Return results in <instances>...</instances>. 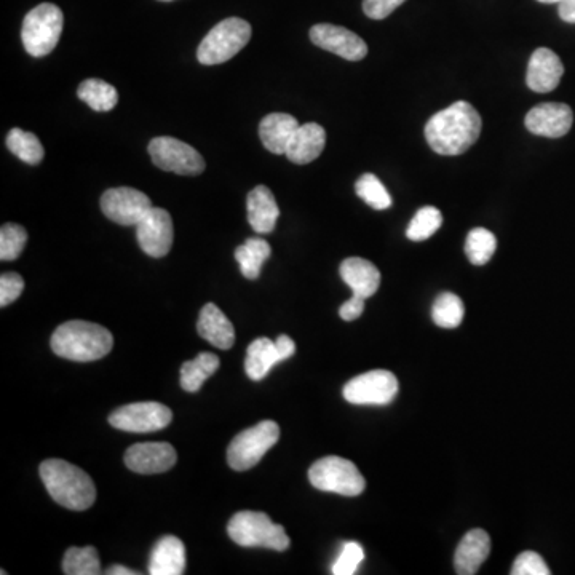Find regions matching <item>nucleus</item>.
<instances>
[{
    "label": "nucleus",
    "instance_id": "obj_1",
    "mask_svg": "<svg viewBox=\"0 0 575 575\" xmlns=\"http://www.w3.org/2000/svg\"><path fill=\"white\" fill-rule=\"evenodd\" d=\"M481 128L483 120L472 104L457 101L430 117L425 139L437 154L453 157L464 154L478 141Z\"/></svg>",
    "mask_w": 575,
    "mask_h": 575
},
{
    "label": "nucleus",
    "instance_id": "obj_2",
    "mask_svg": "<svg viewBox=\"0 0 575 575\" xmlns=\"http://www.w3.org/2000/svg\"><path fill=\"white\" fill-rule=\"evenodd\" d=\"M40 478L56 504L69 510H88L95 504L96 488L82 468L66 460L48 459L40 465Z\"/></svg>",
    "mask_w": 575,
    "mask_h": 575
},
{
    "label": "nucleus",
    "instance_id": "obj_3",
    "mask_svg": "<svg viewBox=\"0 0 575 575\" xmlns=\"http://www.w3.org/2000/svg\"><path fill=\"white\" fill-rule=\"evenodd\" d=\"M50 345L58 357L88 363L106 357L114 347V338L104 326L74 320L56 328Z\"/></svg>",
    "mask_w": 575,
    "mask_h": 575
},
{
    "label": "nucleus",
    "instance_id": "obj_4",
    "mask_svg": "<svg viewBox=\"0 0 575 575\" xmlns=\"http://www.w3.org/2000/svg\"><path fill=\"white\" fill-rule=\"evenodd\" d=\"M227 534L240 547H261L286 552L291 544L285 528L261 512L235 513L227 524Z\"/></svg>",
    "mask_w": 575,
    "mask_h": 575
},
{
    "label": "nucleus",
    "instance_id": "obj_5",
    "mask_svg": "<svg viewBox=\"0 0 575 575\" xmlns=\"http://www.w3.org/2000/svg\"><path fill=\"white\" fill-rule=\"evenodd\" d=\"M64 16L55 4L37 5L26 15L21 29L24 50L31 56L42 58L52 53L60 42Z\"/></svg>",
    "mask_w": 575,
    "mask_h": 575
},
{
    "label": "nucleus",
    "instance_id": "obj_6",
    "mask_svg": "<svg viewBox=\"0 0 575 575\" xmlns=\"http://www.w3.org/2000/svg\"><path fill=\"white\" fill-rule=\"evenodd\" d=\"M251 26L242 18H227L208 32L197 50V58L203 66H216L232 60L248 45Z\"/></svg>",
    "mask_w": 575,
    "mask_h": 575
},
{
    "label": "nucleus",
    "instance_id": "obj_7",
    "mask_svg": "<svg viewBox=\"0 0 575 575\" xmlns=\"http://www.w3.org/2000/svg\"><path fill=\"white\" fill-rule=\"evenodd\" d=\"M309 480L318 491L334 492L341 496H360L366 481L357 465L338 456L323 457L309 470Z\"/></svg>",
    "mask_w": 575,
    "mask_h": 575
},
{
    "label": "nucleus",
    "instance_id": "obj_8",
    "mask_svg": "<svg viewBox=\"0 0 575 575\" xmlns=\"http://www.w3.org/2000/svg\"><path fill=\"white\" fill-rule=\"evenodd\" d=\"M280 438V427L274 421H262L238 433L227 448V462L237 472L250 470L261 462Z\"/></svg>",
    "mask_w": 575,
    "mask_h": 575
},
{
    "label": "nucleus",
    "instance_id": "obj_9",
    "mask_svg": "<svg viewBox=\"0 0 575 575\" xmlns=\"http://www.w3.org/2000/svg\"><path fill=\"white\" fill-rule=\"evenodd\" d=\"M149 154L155 167L181 176H199L205 171V160L191 144L171 136H159L149 143Z\"/></svg>",
    "mask_w": 575,
    "mask_h": 575
},
{
    "label": "nucleus",
    "instance_id": "obj_10",
    "mask_svg": "<svg viewBox=\"0 0 575 575\" xmlns=\"http://www.w3.org/2000/svg\"><path fill=\"white\" fill-rule=\"evenodd\" d=\"M173 421L168 406L157 401H139L115 409L109 416V424L123 432L147 433L165 429Z\"/></svg>",
    "mask_w": 575,
    "mask_h": 575
},
{
    "label": "nucleus",
    "instance_id": "obj_11",
    "mask_svg": "<svg viewBox=\"0 0 575 575\" xmlns=\"http://www.w3.org/2000/svg\"><path fill=\"white\" fill-rule=\"evenodd\" d=\"M397 393V377L384 369L353 377L344 387V398L352 405H389Z\"/></svg>",
    "mask_w": 575,
    "mask_h": 575
},
{
    "label": "nucleus",
    "instance_id": "obj_12",
    "mask_svg": "<svg viewBox=\"0 0 575 575\" xmlns=\"http://www.w3.org/2000/svg\"><path fill=\"white\" fill-rule=\"evenodd\" d=\"M101 210L114 223L138 226L139 221L152 210V202L146 194L133 187H114L101 197Z\"/></svg>",
    "mask_w": 575,
    "mask_h": 575
},
{
    "label": "nucleus",
    "instance_id": "obj_13",
    "mask_svg": "<svg viewBox=\"0 0 575 575\" xmlns=\"http://www.w3.org/2000/svg\"><path fill=\"white\" fill-rule=\"evenodd\" d=\"M136 238L141 250L147 256L151 258L167 256L175 240V229L170 213L163 208L152 207L136 226Z\"/></svg>",
    "mask_w": 575,
    "mask_h": 575
},
{
    "label": "nucleus",
    "instance_id": "obj_14",
    "mask_svg": "<svg viewBox=\"0 0 575 575\" xmlns=\"http://www.w3.org/2000/svg\"><path fill=\"white\" fill-rule=\"evenodd\" d=\"M296 352V344L288 336H280L277 341L259 338L251 342L246 350L245 371L253 381H262L280 361L288 360Z\"/></svg>",
    "mask_w": 575,
    "mask_h": 575
},
{
    "label": "nucleus",
    "instance_id": "obj_15",
    "mask_svg": "<svg viewBox=\"0 0 575 575\" xmlns=\"http://www.w3.org/2000/svg\"><path fill=\"white\" fill-rule=\"evenodd\" d=\"M310 40L317 47L341 56L344 60L361 61L368 55V45L365 40L342 26L328 23L315 24L314 28L310 29Z\"/></svg>",
    "mask_w": 575,
    "mask_h": 575
},
{
    "label": "nucleus",
    "instance_id": "obj_16",
    "mask_svg": "<svg viewBox=\"0 0 575 575\" xmlns=\"http://www.w3.org/2000/svg\"><path fill=\"white\" fill-rule=\"evenodd\" d=\"M176 449L170 443H139L127 449L125 465L139 475L168 472L176 464Z\"/></svg>",
    "mask_w": 575,
    "mask_h": 575
},
{
    "label": "nucleus",
    "instance_id": "obj_17",
    "mask_svg": "<svg viewBox=\"0 0 575 575\" xmlns=\"http://www.w3.org/2000/svg\"><path fill=\"white\" fill-rule=\"evenodd\" d=\"M574 123V114L568 104L544 103L532 108L524 119V125L532 135L545 138H561L568 135Z\"/></svg>",
    "mask_w": 575,
    "mask_h": 575
},
{
    "label": "nucleus",
    "instance_id": "obj_18",
    "mask_svg": "<svg viewBox=\"0 0 575 575\" xmlns=\"http://www.w3.org/2000/svg\"><path fill=\"white\" fill-rule=\"evenodd\" d=\"M563 74L560 56L550 48H537L529 60L526 84L532 92L550 93L560 85Z\"/></svg>",
    "mask_w": 575,
    "mask_h": 575
},
{
    "label": "nucleus",
    "instance_id": "obj_19",
    "mask_svg": "<svg viewBox=\"0 0 575 575\" xmlns=\"http://www.w3.org/2000/svg\"><path fill=\"white\" fill-rule=\"evenodd\" d=\"M325 146V128L318 123H304L294 133L285 155L290 162L296 163V165H307L322 155Z\"/></svg>",
    "mask_w": 575,
    "mask_h": 575
},
{
    "label": "nucleus",
    "instance_id": "obj_20",
    "mask_svg": "<svg viewBox=\"0 0 575 575\" xmlns=\"http://www.w3.org/2000/svg\"><path fill=\"white\" fill-rule=\"evenodd\" d=\"M491 552V539L483 529H472L460 540L454 556V566L460 575H473L488 560Z\"/></svg>",
    "mask_w": 575,
    "mask_h": 575
},
{
    "label": "nucleus",
    "instance_id": "obj_21",
    "mask_svg": "<svg viewBox=\"0 0 575 575\" xmlns=\"http://www.w3.org/2000/svg\"><path fill=\"white\" fill-rule=\"evenodd\" d=\"M298 120L293 115L275 112L269 114L259 123V138L267 151L272 154H286V149L290 146L294 133L298 131Z\"/></svg>",
    "mask_w": 575,
    "mask_h": 575
},
{
    "label": "nucleus",
    "instance_id": "obj_22",
    "mask_svg": "<svg viewBox=\"0 0 575 575\" xmlns=\"http://www.w3.org/2000/svg\"><path fill=\"white\" fill-rule=\"evenodd\" d=\"M246 210H248L250 226L256 234L274 232L278 216H280V208L269 187H254L246 199Z\"/></svg>",
    "mask_w": 575,
    "mask_h": 575
},
{
    "label": "nucleus",
    "instance_id": "obj_23",
    "mask_svg": "<svg viewBox=\"0 0 575 575\" xmlns=\"http://www.w3.org/2000/svg\"><path fill=\"white\" fill-rule=\"evenodd\" d=\"M339 272L345 285H349L353 294L361 298H371L381 286V272L368 259L347 258Z\"/></svg>",
    "mask_w": 575,
    "mask_h": 575
},
{
    "label": "nucleus",
    "instance_id": "obj_24",
    "mask_svg": "<svg viewBox=\"0 0 575 575\" xmlns=\"http://www.w3.org/2000/svg\"><path fill=\"white\" fill-rule=\"evenodd\" d=\"M186 547L175 536H165L152 548L151 575H181L186 572Z\"/></svg>",
    "mask_w": 575,
    "mask_h": 575
},
{
    "label": "nucleus",
    "instance_id": "obj_25",
    "mask_svg": "<svg viewBox=\"0 0 575 575\" xmlns=\"http://www.w3.org/2000/svg\"><path fill=\"white\" fill-rule=\"evenodd\" d=\"M197 331L203 339L218 349L229 350L235 342L234 325L215 304H207L200 312Z\"/></svg>",
    "mask_w": 575,
    "mask_h": 575
},
{
    "label": "nucleus",
    "instance_id": "obj_26",
    "mask_svg": "<svg viewBox=\"0 0 575 575\" xmlns=\"http://www.w3.org/2000/svg\"><path fill=\"white\" fill-rule=\"evenodd\" d=\"M269 243L264 238H248L243 245L238 246L235 250V259L242 270L243 277L248 280H256L261 274L264 262L270 258Z\"/></svg>",
    "mask_w": 575,
    "mask_h": 575
},
{
    "label": "nucleus",
    "instance_id": "obj_27",
    "mask_svg": "<svg viewBox=\"0 0 575 575\" xmlns=\"http://www.w3.org/2000/svg\"><path fill=\"white\" fill-rule=\"evenodd\" d=\"M219 358L215 353H200L194 360L186 361L181 366V387L186 392H199L203 382L218 371Z\"/></svg>",
    "mask_w": 575,
    "mask_h": 575
},
{
    "label": "nucleus",
    "instance_id": "obj_28",
    "mask_svg": "<svg viewBox=\"0 0 575 575\" xmlns=\"http://www.w3.org/2000/svg\"><path fill=\"white\" fill-rule=\"evenodd\" d=\"M77 95L96 112L112 111L119 101V93L115 87L101 79L84 80L79 85Z\"/></svg>",
    "mask_w": 575,
    "mask_h": 575
},
{
    "label": "nucleus",
    "instance_id": "obj_29",
    "mask_svg": "<svg viewBox=\"0 0 575 575\" xmlns=\"http://www.w3.org/2000/svg\"><path fill=\"white\" fill-rule=\"evenodd\" d=\"M8 151L28 165H39L44 160V146L34 133L13 128L7 136Z\"/></svg>",
    "mask_w": 575,
    "mask_h": 575
},
{
    "label": "nucleus",
    "instance_id": "obj_30",
    "mask_svg": "<svg viewBox=\"0 0 575 575\" xmlns=\"http://www.w3.org/2000/svg\"><path fill=\"white\" fill-rule=\"evenodd\" d=\"M497 250L496 235L489 232L484 227H476L470 230L465 242V254L475 266H484L491 261L492 256Z\"/></svg>",
    "mask_w": 575,
    "mask_h": 575
},
{
    "label": "nucleus",
    "instance_id": "obj_31",
    "mask_svg": "<svg viewBox=\"0 0 575 575\" xmlns=\"http://www.w3.org/2000/svg\"><path fill=\"white\" fill-rule=\"evenodd\" d=\"M63 572L68 575L101 574L100 556H98L96 548H69L64 555Z\"/></svg>",
    "mask_w": 575,
    "mask_h": 575
},
{
    "label": "nucleus",
    "instance_id": "obj_32",
    "mask_svg": "<svg viewBox=\"0 0 575 575\" xmlns=\"http://www.w3.org/2000/svg\"><path fill=\"white\" fill-rule=\"evenodd\" d=\"M355 192L363 202L368 203L374 210H387L392 207V195L385 189L381 179L373 173H365L355 183Z\"/></svg>",
    "mask_w": 575,
    "mask_h": 575
},
{
    "label": "nucleus",
    "instance_id": "obj_33",
    "mask_svg": "<svg viewBox=\"0 0 575 575\" xmlns=\"http://www.w3.org/2000/svg\"><path fill=\"white\" fill-rule=\"evenodd\" d=\"M464 302L454 293H443L433 304L432 318L441 328H457L464 320Z\"/></svg>",
    "mask_w": 575,
    "mask_h": 575
},
{
    "label": "nucleus",
    "instance_id": "obj_34",
    "mask_svg": "<svg viewBox=\"0 0 575 575\" xmlns=\"http://www.w3.org/2000/svg\"><path fill=\"white\" fill-rule=\"evenodd\" d=\"M443 224V215L435 207H424L417 211L413 221L409 223L406 237L413 242H424L432 237Z\"/></svg>",
    "mask_w": 575,
    "mask_h": 575
},
{
    "label": "nucleus",
    "instance_id": "obj_35",
    "mask_svg": "<svg viewBox=\"0 0 575 575\" xmlns=\"http://www.w3.org/2000/svg\"><path fill=\"white\" fill-rule=\"evenodd\" d=\"M28 242V232L20 224L7 223L0 229V259L15 261Z\"/></svg>",
    "mask_w": 575,
    "mask_h": 575
},
{
    "label": "nucleus",
    "instance_id": "obj_36",
    "mask_svg": "<svg viewBox=\"0 0 575 575\" xmlns=\"http://www.w3.org/2000/svg\"><path fill=\"white\" fill-rule=\"evenodd\" d=\"M365 560V550L357 542H347L339 553L338 560L334 563V575L357 574L358 566Z\"/></svg>",
    "mask_w": 575,
    "mask_h": 575
},
{
    "label": "nucleus",
    "instance_id": "obj_37",
    "mask_svg": "<svg viewBox=\"0 0 575 575\" xmlns=\"http://www.w3.org/2000/svg\"><path fill=\"white\" fill-rule=\"evenodd\" d=\"M512 575H550V569L539 553L524 552L516 558Z\"/></svg>",
    "mask_w": 575,
    "mask_h": 575
},
{
    "label": "nucleus",
    "instance_id": "obj_38",
    "mask_svg": "<svg viewBox=\"0 0 575 575\" xmlns=\"http://www.w3.org/2000/svg\"><path fill=\"white\" fill-rule=\"evenodd\" d=\"M24 290V280L15 272H7L0 277V306L7 307L20 298Z\"/></svg>",
    "mask_w": 575,
    "mask_h": 575
},
{
    "label": "nucleus",
    "instance_id": "obj_39",
    "mask_svg": "<svg viewBox=\"0 0 575 575\" xmlns=\"http://www.w3.org/2000/svg\"><path fill=\"white\" fill-rule=\"evenodd\" d=\"M406 0H363V12L371 20H384Z\"/></svg>",
    "mask_w": 575,
    "mask_h": 575
},
{
    "label": "nucleus",
    "instance_id": "obj_40",
    "mask_svg": "<svg viewBox=\"0 0 575 575\" xmlns=\"http://www.w3.org/2000/svg\"><path fill=\"white\" fill-rule=\"evenodd\" d=\"M365 301V298L353 294L352 298L345 302V304H342L341 309H339V315H341L342 320H345V322H353V320L360 318L361 314H363V310H365Z\"/></svg>",
    "mask_w": 575,
    "mask_h": 575
},
{
    "label": "nucleus",
    "instance_id": "obj_41",
    "mask_svg": "<svg viewBox=\"0 0 575 575\" xmlns=\"http://www.w3.org/2000/svg\"><path fill=\"white\" fill-rule=\"evenodd\" d=\"M561 20L575 24V0H564L560 4Z\"/></svg>",
    "mask_w": 575,
    "mask_h": 575
},
{
    "label": "nucleus",
    "instance_id": "obj_42",
    "mask_svg": "<svg viewBox=\"0 0 575 575\" xmlns=\"http://www.w3.org/2000/svg\"><path fill=\"white\" fill-rule=\"evenodd\" d=\"M108 575H138V572L133 571V569L125 568V566H111V568L106 571Z\"/></svg>",
    "mask_w": 575,
    "mask_h": 575
},
{
    "label": "nucleus",
    "instance_id": "obj_43",
    "mask_svg": "<svg viewBox=\"0 0 575 575\" xmlns=\"http://www.w3.org/2000/svg\"><path fill=\"white\" fill-rule=\"evenodd\" d=\"M540 4H561L564 0H537Z\"/></svg>",
    "mask_w": 575,
    "mask_h": 575
},
{
    "label": "nucleus",
    "instance_id": "obj_44",
    "mask_svg": "<svg viewBox=\"0 0 575 575\" xmlns=\"http://www.w3.org/2000/svg\"><path fill=\"white\" fill-rule=\"evenodd\" d=\"M160 2H171V0H160Z\"/></svg>",
    "mask_w": 575,
    "mask_h": 575
}]
</instances>
